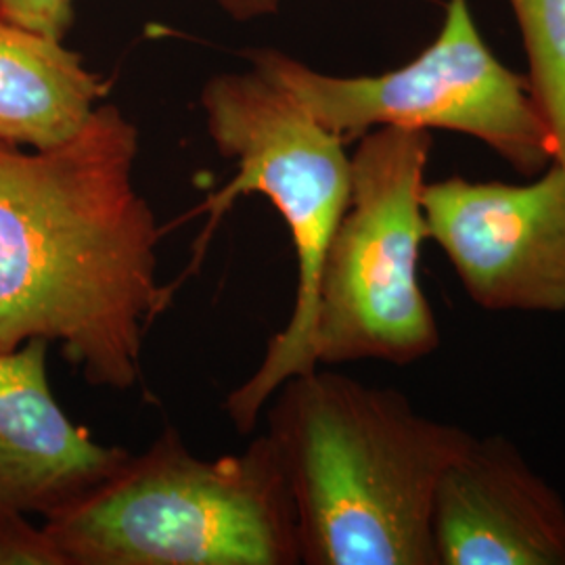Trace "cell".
Listing matches in <instances>:
<instances>
[{
  "label": "cell",
  "mask_w": 565,
  "mask_h": 565,
  "mask_svg": "<svg viewBox=\"0 0 565 565\" xmlns=\"http://www.w3.org/2000/svg\"><path fill=\"white\" fill-rule=\"evenodd\" d=\"M427 239L443 247L467 296L494 312H565V168L527 184L425 182Z\"/></svg>",
  "instance_id": "obj_7"
},
{
  "label": "cell",
  "mask_w": 565,
  "mask_h": 565,
  "mask_svg": "<svg viewBox=\"0 0 565 565\" xmlns=\"http://www.w3.org/2000/svg\"><path fill=\"white\" fill-rule=\"evenodd\" d=\"M107 84L61 41L0 15V142L51 149L99 107Z\"/></svg>",
  "instance_id": "obj_10"
},
{
  "label": "cell",
  "mask_w": 565,
  "mask_h": 565,
  "mask_svg": "<svg viewBox=\"0 0 565 565\" xmlns=\"http://www.w3.org/2000/svg\"><path fill=\"white\" fill-rule=\"evenodd\" d=\"M427 130L375 128L352 156V189L317 287V364H411L436 352L440 331L419 282L427 239L422 193Z\"/></svg>",
  "instance_id": "obj_5"
},
{
  "label": "cell",
  "mask_w": 565,
  "mask_h": 565,
  "mask_svg": "<svg viewBox=\"0 0 565 565\" xmlns=\"http://www.w3.org/2000/svg\"><path fill=\"white\" fill-rule=\"evenodd\" d=\"M218 2L237 20H249V18L273 13L279 4V0H218Z\"/></svg>",
  "instance_id": "obj_14"
},
{
  "label": "cell",
  "mask_w": 565,
  "mask_h": 565,
  "mask_svg": "<svg viewBox=\"0 0 565 565\" xmlns=\"http://www.w3.org/2000/svg\"><path fill=\"white\" fill-rule=\"evenodd\" d=\"M49 342L30 340L0 352V511L44 520L81 503L130 459L99 445L55 401Z\"/></svg>",
  "instance_id": "obj_9"
},
{
  "label": "cell",
  "mask_w": 565,
  "mask_h": 565,
  "mask_svg": "<svg viewBox=\"0 0 565 565\" xmlns=\"http://www.w3.org/2000/svg\"><path fill=\"white\" fill-rule=\"evenodd\" d=\"M249 57L342 141L387 126L452 130L486 142L522 174H541L555 160L530 82L490 53L467 0L448 2L438 39L417 60L382 76H327L275 51Z\"/></svg>",
  "instance_id": "obj_6"
},
{
  "label": "cell",
  "mask_w": 565,
  "mask_h": 565,
  "mask_svg": "<svg viewBox=\"0 0 565 565\" xmlns=\"http://www.w3.org/2000/svg\"><path fill=\"white\" fill-rule=\"evenodd\" d=\"M524 34L530 90L565 168V0H509Z\"/></svg>",
  "instance_id": "obj_11"
},
{
  "label": "cell",
  "mask_w": 565,
  "mask_h": 565,
  "mask_svg": "<svg viewBox=\"0 0 565 565\" xmlns=\"http://www.w3.org/2000/svg\"><path fill=\"white\" fill-rule=\"evenodd\" d=\"M137 153L135 124L109 103L57 147L0 142V352L57 342L86 384L139 385L147 324L172 289Z\"/></svg>",
  "instance_id": "obj_1"
},
{
  "label": "cell",
  "mask_w": 565,
  "mask_h": 565,
  "mask_svg": "<svg viewBox=\"0 0 565 565\" xmlns=\"http://www.w3.org/2000/svg\"><path fill=\"white\" fill-rule=\"evenodd\" d=\"M0 565H67L44 530L28 515L0 511Z\"/></svg>",
  "instance_id": "obj_12"
},
{
  "label": "cell",
  "mask_w": 565,
  "mask_h": 565,
  "mask_svg": "<svg viewBox=\"0 0 565 565\" xmlns=\"http://www.w3.org/2000/svg\"><path fill=\"white\" fill-rule=\"evenodd\" d=\"M44 530L67 565L302 564L296 507L266 434L202 459L166 427Z\"/></svg>",
  "instance_id": "obj_3"
},
{
  "label": "cell",
  "mask_w": 565,
  "mask_h": 565,
  "mask_svg": "<svg viewBox=\"0 0 565 565\" xmlns=\"http://www.w3.org/2000/svg\"><path fill=\"white\" fill-rule=\"evenodd\" d=\"M266 436L289 486L306 565H438L434 501L473 438L392 387L312 369L270 396Z\"/></svg>",
  "instance_id": "obj_2"
},
{
  "label": "cell",
  "mask_w": 565,
  "mask_h": 565,
  "mask_svg": "<svg viewBox=\"0 0 565 565\" xmlns=\"http://www.w3.org/2000/svg\"><path fill=\"white\" fill-rule=\"evenodd\" d=\"M74 0H0V15L61 41L72 23Z\"/></svg>",
  "instance_id": "obj_13"
},
{
  "label": "cell",
  "mask_w": 565,
  "mask_h": 565,
  "mask_svg": "<svg viewBox=\"0 0 565 565\" xmlns=\"http://www.w3.org/2000/svg\"><path fill=\"white\" fill-rule=\"evenodd\" d=\"M202 107L212 141L237 162V177L203 210L216 223L239 195L263 193L287 224L298 260L289 323L270 340L256 373L224 401L231 424L249 434L289 377L319 366L312 356L317 287L324 252L350 202L352 158L345 141L260 72L207 82Z\"/></svg>",
  "instance_id": "obj_4"
},
{
  "label": "cell",
  "mask_w": 565,
  "mask_h": 565,
  "mask_svg": "<svg viewBox=\"0 0 565 565\" xmlns=\"http://www.w3.org/2000/svg\"><path fill=\"white\" fill-rule=\"evenodd\" d=\"M438 565H565V503L505 438H471L434 501Z\"/></svg>",
  "instance_id": "obj_8"
}]
</instances>
